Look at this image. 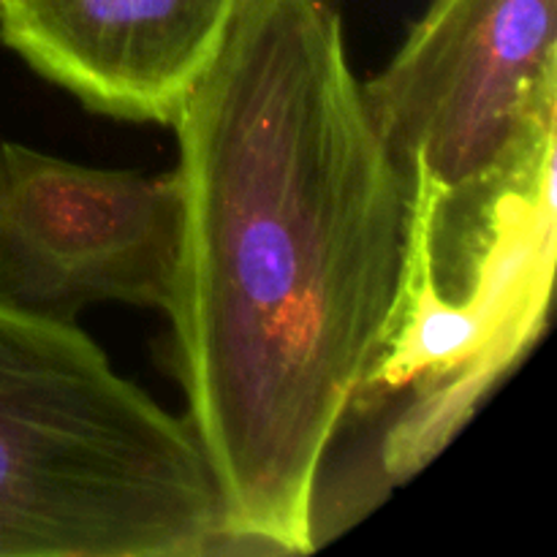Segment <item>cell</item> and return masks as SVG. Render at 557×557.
I'll list each match as a JSON object with an SVG mask.
<instances>
[{"label": "cell", "mask_w": 557, "mask_h": 557, "mask_svg": "<svg viewBox=\"0 0 557 557\" xmlns=\"http://www.w3.org/2000/svg\"><path fill=\"white\" fill-rule=\"evenodd\" d=\"M172 128L166 315L228 555H310L326 457L395 313L411 185L337 0H243Z\"/></svg>", "instance_id": "cell-1"}, {"label": "cell", "mask_w": 557, "mask_h": 557, "mask_svg": "<svg viewBox=\"0 0 557 557\" xmlns=\"http://www.w3.org/2000/svg\"><path fill=\"white\" fill-rule=\"evenodd\" d=\"M228 555L188 419L76 324L0 305V557Z\"/></svg>", "instance_id": "cell-2"}, {"label": "cell", "mask_w": 557, "mask_h": 557, "mask_svg": "<svg viewBox=\"0 0 557 557\" xmlns=\"http://www.w3.org/2000/svg\"><path fill=\"white\" fill-rule=\"evenodd\" d=\"M466 294L438 283L441 196L411 183L406 270L395 313L354 411L406 395L381 441V473L411 482L515 370L547 324L555 277V141L493 194Z\"/></svg>", "instance_id": "cell-3"}, {"label": "cell", "mask_w": 557, "mask_h": 557, "mask_svg": "<svg viewBox=\"0 0 557 557\" xmlns=\"http://www.w3.org/2000/svg\"><path fill=\"white\" fill-rule=\"evenodd\" d=\"M557 0H433L364 85L403 174L444 215L484 199L555 139Z\"/></svg>", "instance_id": "cell-4"}, {"label": "cell", "mask_w": 557, "mask_h": 557, "mask_svg": "<svg viewBox=\"0 0 557 557\" xmlns=\"http://www.w3.org/2000/svg\"><path fill=\"white\" fill-rule=\"evenodd\" d=\"M183 207L172 174L0 145V305L76 324L92 305L166 313Z\"/></svg>", "instance_id": "cell-5"}, {"label": "cell", "mask_w": 557, "mask_h": 557, "mask_svg": "<svg viewBox=\"0 0 557 557\" xmlns=\"http://www.w3.org/2000/svg\"><path fill=\"white\" fill-rule=\"evenodd\" d=\"M243 0H0V38L87 109L172 125Z\"/></svg>", "instance_id": "cell-6"}]
</instances>
